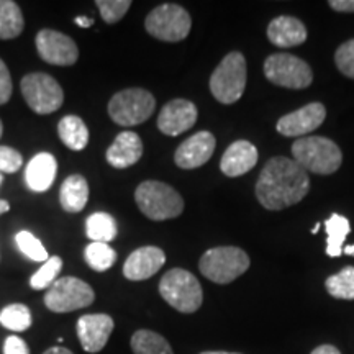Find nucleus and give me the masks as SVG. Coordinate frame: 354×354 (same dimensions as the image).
<instances>
[{"instance_id":"obj_1","label":"nucleus","mask_w":354,"mask_h":354,"mask_svg":"<svg viewBox=\"0 0 354 354\" xmlns=\"http://www.w3.org/2000/svg\"><path fill=\"white\" fill-rule=\"evenodd\" d=\"M310 190L308 172L294 159L276 156L269 159L256 183V197L268 210H284L295 205Z\"/></svg>"},{"instance_id":"obj_2","label":"nucleus","mask_w":354,"mask_h":354,"mask_svg":"<svg viewBox=\"0 0 354 354\" xmlns=\"http://www.w3.org/2000/svg\"><path fill=\"white\" fill-rule=\"evenodd\" d=\"M292 156L302 169L328 176L342 167L343 153L339 146L325 136H305L292 145Z\"/></svg>"},{"instance_id":"obj_3","label":"nucleus","mask_w":354,"mask_h":354,"mask_svg":"<svg viewBox=\"0 0 354 354\" xmlns=\"http://www.w3.org/2000/svg\"><path fill=\"white\" fill-rule=\"evenodd\" d=\"M135 201L141 214L154 221L177 218L184 212L180 194L159 180L141 183L135 190Z\"/></svg>"},{"instance_id":"obj_4","label":"nucleus","mask_w":354,"mask_h":354,"mask_svg":"<svg viewBox=\"0 0 354 354\" xmlns=\"http://www.w3.org/2000/svg\"><path fill=\"white\" fill-rule=\"evenodd\" d=\"M250 256L236 246H216L205 251L198 263L202 276L215 284H230L250 269Z\"/></svg>"},{"instance_id":"obj_5","label":"nucleus","mask_w":354,"mask_h":354,"mask_svg":"<svg viewBox=\"0 0 354 354\" xmlns=\"http://www.w3.org/2000/svg\"><path fill=\"white\" fill-rule=\"evenodd\" d=\"M161 297L180 313H194L202 307L203 290L192 272L174 268L167 271L159 282Z\"/></svg>"},{"instance_id":"obj_6","label":"nucleus","mask_w":354,"mask_h":354,"mask_svg":"<svg viewBox=\"0 0 354 354\" xmlns=\"http://www.w3.org/2000/svg\"><path fill=\"white\" fill-rule=\"evenodd\" d=\"M246 59L240 51L228 53L210 77V92L220 104L230 105L241 99L246 88Z\"/></svg>"},{"instance_id":"obj_7","label":"nucleus","mask_w":354,"mask_h":354,"mask_svg":"<svg viewBox=\"0 0 354 354\" xmlns=\"http://www.w3.org/2000/svg\"><path fill=\"white\" fill-rule=\"evenodd\" d=\"M154 109H156L154 95L141 87L117 92L109 102L110 118L120 127L140 125L151 117Z\"/></svg>"},{"instance_id":"obj_8","label":"nucleus","mask_w":354,"mask_h":354,"mask_svg":"<svg viewBox=\"0 0 354 354\" xmlns=\"http://www.w3.org/2000/svg\"><path fill=\"white\" fill-rule=\"evenodd\" d=\"M145 28L153 38L161 41H183L189 37L192 19L184 7L177 3H162L148 13Z\"/></svg>"},{"instance_id":"obj_9","label":"nucleus","mask_w":354,"mask_h":354,"mask_svg":"<svg viewBox=\"0 0 354 354\" xmlns=\"http://www.w3.org/2000/svg\"><path fill=\"white\" fill-rule=\"evenodd\" d=\"M21 95L25 97L28 107L38 115L56 112L63 105L64 92L59 82L50 74L32 73L26 74L20 82Z\"/></svg>"},{"instance_id":"obj_10","label":"nucleus","mask_w":354,"mask_h":354,"mask_svg":"<svg viewBox=\"0 0 354 354\" xmlns=\"http://www.w3.org/2000/svg\"><path fill=\"white\" fill-rule=\"evenodd\" d=\"M94 289L77 277H61L48 289L44 305L56 313H69L94 304Z\"/></svg>"},{"instance_id":"obj_11","label":"nucleus","mask_w":354,"mask_h":354,"mask_svg":"<svg viewBox=\"0 0 354 354\" xmlns=\"http://www.w3.org/2000/svg\"><path fill=\"white\" fill-rule=\"evenodd\" d=\"M264 76L276 86L287 88H305L313 81L312 68L287 53H276L264 61Z\"/></svg>"},{"instance_id":"obj_12","label":"nucleus","mask_w":354,"mask_h":354,"mask_svg":"<svg viewBox=\"0 0 354 354\" xmlns=\"http://www.w3.org/2000/svg\"><path fill=\"white\" fill-rule=\"evenodd\" d=\"M37 51L43 61L53 66H73L79 59V48L73 38L56 30H41L37 35Z\"/></svg>"},{"instance_id":"obj_13","label":"nucleus","mask_w":354,"mask_h":354,"mask_svg":"<svg viewBox=\"0 0 354 354\" xmlns=\"http://www.w3.org/2000/svg\"><path fill=\"white\" fill-rule=\"evenodd\" d=\"M325 105L320 104V102H312V104H307L305 107L279 118L276 130L281 133L282 136L297 138V136H304L315 131L317 128L325 122Z\"/></svg>"},{"instance_id":"obj_14","label":"nucleus","mask_w":354,"mask_h":354,"mask_svg":"<svg viewBox=\"0 0 354 354\" xmlns=\"http://www.w3.org/2000/svg\"><path fill=\"white\" fill-rule=\"evenodd\" d=\"M198 118L197 107L194 102L185 99H174L167 102L158 115L159 131L167 136H179L196 125Z\"/></svg>"},{"instance_id":"obj_15","label":"nucleus","mask_w":354,"mask_h":354,"mask_svg":"<svg viewBox=\"0 0 354 354\" xmlns=\"http://www.w3.org/2000/svg\"><path fill=\"white\" fill-rule=\"evenodd\" d=\"M113 318L107 313H88L77 320V336L84 351L99 353L109 343L113 331Z\"/></svg>"},{"instance_id":"obj_16","label":"nucleus","mask_w":354,"mask_h":354,"mask_svg":"<svg viewBox=\"0 0 354 354\" xmlns=\"http://www.w3.org/2000/svg\"><path fill=\"white\" fill-rule=\"evenodd\" d=\"M215 146L216 140L210 131H198L177 148L174 162L180 169H197L210 161Z\"/></svg>"},{"instance_id":"obj_17","label":"nucleus","mask_w":354,"mask_h":354,"mask_svg":"<svg viewBox=\"0 0 354 354\" xmlns=\"http://www.w3.org/2000/svg\"><path fill=\"white\" fill-rule=\"evenodd\" d=\"M166 263V254L158 246H143L135 250L123 264V276L128 281H146L153 277Z\"/></svg>"},{"instance_id":"obj_18","label":"nucleus","mask_w":354,"mask_h":354,"mask_svg":"<svg viewBox=\"0 0 354 354\" xmlns=\"http://www.w3.org/2000/svg\"><path fill=\"white\" fill-rule=\"evenodd\" d=\"M143 156V141L135 131H122L105 153L107 162L115 169H127Z\"/></svg>"},{"instance_id":"obj_19","label":"nucleus","mask_w":354,"mask_h":354,"mask_svg":"<svg viewBox=\"0 0 354 354\" xmlns=\"http://www.w3.org/2000/svg\"><path fill=\"white\" fill-rule=\"evenodd\" d=\"M258 162V149L246 140L234 141L227 148L220 161V169L227 177H240L250 172Z\"/></svg>"},{"instance_id":"obj_20","label":"nucleus","mask_w":354,"mask_h":354,"mask_svg":"<svg viewBox=\"0 0 354 354\" xmlns=\"http://www.w3.org/2000/svg\"><path fill=\"white\" fill-rule=\"evenodd\" d=\"M268 38L274 46L294 48L305 43L307 28L295 17L282 15L271 20V24L268 26Z\"/></svg>"},{"instance_id":"obj_21","label":"nucleus","mask_w":354,"mask_h":354,"mask_svg":"<svg viewBox=\"0 0 354 354\" xmlns=\"http://www.w3.org/2000/svg\"><path fill=\"white\" fill-rule=\"evenodd\" d=\"M56 171V158L50 153H39L26 166L25 183L33 192H46L55 183Z\"/></svg>"},{"instance_id":"obj_22","label":"nucleus","mask_w":354,"mask_h":354,"mask_svg":"<svg viewBox=\"0 0 354 354\" xmlns=\"http://www.w3.org/2000/svg\"><path fill=\"white\" fill-rule=\"evenodd\" d=\"M61 207L68 214H79L84 210L88 201V184L86 177L74 174L69 176L59 190Z\"/></svg>"},{"instance_id":"obj_23","label":"nucleus","mask_w":354,"mask_h":354,"mask_svg":"<svg viewBox=\"0 0 354 354\" xmlns=\"http://www.w3.org/2000/svg\"><path fill=\"white\" fill-rule=\"evenodd\" d=\"M57 133H59V138L64 146H68L73 151H82L88 143L87 125L77 115H68V117L61 118Z\"/></svg>"},{"instance_id":"obj_24","label":"nucleus","mask_w":354,"mask_h":354,"mask_svg":"<svg viewBox=\"0 0 354 354\" xmlns=\"http://www.w3.org/2000/svg\"><path fill=\"white\" fill-rule=\"evenodd\" d=\"M25 20L19 3L0 0V39H13L24 32Z\"/></svg>"},{"instance_id":"obj_25","label":"nucleus","mask_w":354,"mask_h":354,"mask_svg":"<svg viewBox=\"0 0 354 354\" xmlns=\"http://www.w3.org/2000/svg\"><path fill=\"white\" fill-rule=\"evenodd\" d=\"M326 228V254L330 258H338L343 253V243L351 232V225L346 216L333 214L325 221Z\"/></svg>"},{"instance_id":"obj_26","label":"nucleus","mask_w":354,"mask_h":354,"mask_svg":"<svg viewBox=\"0 0 354 354\" xmlns=\"http://www.w3.org/2000/svg\"><path fill=\"white\" fill-rule=\"evenodd\" d=\"M117 221L110 214L105 212H97L92 214L86 221V233L88 240L94 243H109L117 236Z\"/></svg>"},{"instance_id":"obj_27","label":"nucleus","mask_w":354,"mask_h":354,"mask_svg":"<svg viewBox=\"0 0 354 354\" xmlns=\"http://www.w3.org/2000/svg\"><path fill=\"white\" fill-rule=\"evenodd\" d=\"M131 349L135 354H174L165 336L151 330H138L131 336Z\"/></svg>"},{"instance_id":"obj_28","label":"nucleus","mask_w":354,"mask_h":354,"mask_svg":"<svg viewBox=\"0 0 354 354\" xmlns=\"http://www.w3.org/2000/svg\"><path fill=\"white\" fill-rule=\"evenodd\" d=\"M32 312L24 304H12L7 305L6 308L0 312V325L3 328L15 331V333H21L32 326Z\"/></svg>"},{"instance_id":"obj_29","label":"nucleus","mask_w":354,"mask_h":354,"mask_svg":"<svg viewBox=\"0 0 354 354\" xmlns=\"http://www.w3.org/2000/svg\"><path fill=\"white\" fill-rule=\"evenodd\" d=\"M326 290L331 297L342 300H354V268H344L338 274L326 279Z\"/></svg>"},{"instance_id":"obj_30","label":"nucleus","mask_w":354,"mask_h":354,"mask_svg":"<svg viewBox=\"0 0 354 354\" xmlns=\"http://www.w3.org/2000/svg\"><path fill=\"white\" fill-rule=\"evenodd\" d=\"M117 261V253L107 243H91L86 248V263L97 272L109 271Z\"/></svg>"},{"instance_id":"obj_31","label":"nucleus","mask_w":354,"mask_h":354,"mask_svg":"<svg viewBox=\"0 0 354 354\" xmlns=\"http://www.w3.org/2000/svg\"><path fill=\"white\" fill-rule=\"evenodd\" d=\"M61 269H63V259H61L59 256H51V258L41 266V269H38V271L32 276V279H30L32 289H50V287L57 281L56 277L57 274L61 272Z\"/></svg>"},{"instance_id":"obj_32","label":"nucleus","mask_w":354,"mask_h":354,"mask_svg":"<svg viewBox=\"0 0 354 354\" xmlns=\"http://www.w3.org/2000/svg\"><path fill=\"white\" fill-rule=\"evenodd\" d=\"M15 243L17 246L20 248L21 253L28 256L32 261L46 263V261L50 259V254H48L46 248L41 245V241H39L33 233L26 232V230H21V232L15 234Z\"/></svg>"},{"instance_id":"obj_33","label":"nucleus","mask_w":354,"mask_h":354,"mask_svg":"<svg viewBox=\"0 0 354 354\" xmlns=\"http://www.w3.org/2000/svg\"><path fill=\"white\" fill-rule=\"evenodd\" d=\"M95 6L99 7L102 19L112 25L120 21L127 15V12L131 7V2L130 0H97Z\"/></svg>"},{"instance_id":"obj_34","label":"nucleus","mask_w":354,"mask_h":354,"mask_svg":"<svg viewBox=\"0 0 354 354\" xmlns=\"http://www.w3.org/2000/svg\"><path fill=\"white\" fill-rule=\"evenodd\" d=\"M336 68L349 79H354V39L343 43L335 55Z\"/></svg>"},{"instance_id":"obj_35","label":"nucleus","mask_w":354,"mask_h":354,"mask_svg":"<svg viewBox=\"0 0 354 354\" xmlns=\"http://www.w3.org/2000/svg\"><path fill=\"white\" fill-rule=\"evenodd\" d=\"M24 165V158L17 149L10 148V146L0 145V172H17Z\"/></svg>"},{"instance_id":"obj_36","label":"nucleus","mask_w":354,"mask_h":354,"mask_svg":"<svg viewBox=\"0 0 354 354\" xmlns=\"http://www.w3.org/2000/svg\"><path fill=\"white\" fill-rule=\"evenodd\" d=\"M13 84H12V76L10 71H8L7 64L0 59V105L7 104L12 97Z\"/></svg>"},{"instance_id":"obj_37","label":"nucleus","mask_w":354,"mask_h":354,"mask_svg":"<svg viewBox=\"0 0 354 354\" xmlns=\"http://www.w3.org/2000/svg\"><path fill=\"white\" fill-rule=\"evenodd\" d=\"M3 354H30V349L19 336H8L3 343Z\"/></svg>"},{"instance_id":"obj_38","label":"nucleus","mask_w":354,"mask_h":354,"mask_svg":"<svg viewBox=\"0 0 354 354\" xmlns=\"http://www.w3.org/2000/svg\"><path fill=\"white\" fill-rule=\"evenodd\" d=\"M328 6L336 12L354 13V0H330Z\"/></svg>"},{"instance_id":"obj_39","label":"nucleus","mask_w":354,"mask_h":354,"mask_svg":"<svg viewBox=\"0 0 354 354\" xmlns=\"http://www.w3.org/2000/svg\"><path fill=\"white\" fill-rule=\"evenodd\" d=\"M310 354H342V353H339L338 348L331 346V344H322V346L315 348Z\"/></svg>"},{"instance_id":"obj_40","label":"nucleus","mask_w":354,"mask_h":354,"mask_svg":"<svg viewBox=\"0 0 354 354\" xmlns=\"http://www.w3.org/2000/svg\"><path fill=\"white\" fill-rule=\"evenodd\" d=\"M74 24L81 26V28H91V26L94 25V19H92V17H76V19H74Z\"/></svg>"},{"instance_id":"obj_41","label":"nucleus","mask_w":354,"mask_h":354,"mask_svg":"<svg viewBox=\"0 0 354 354\" xmlns=\"http://www.w3.org/2000/svg\"><path fill=\"white\" fill-rule=\"evenodd\" d=\"M43 354H74L73 351H69V349L66 348H61V346H55V348H50L46 349Z\"/></svg>"},{"instance_id":"obj_42","label":"nucleus","mask_w":354,"mask_h":354,"mask_svg":"<svg viewBox=\"0 0 354 354\" xmlns=\"http://www.w3.org/2000/svg\"><path fill=\"white\" fill-rule=\"evenodd\" d=\"M8 210H10V203H8L7 201H0V215L7 214Z\"/></svg>"},{"instance_id":"obj_43","label":"nucleus","mask_w":354,"mask_h":354,"mask_svg":"<svg viewBox=\"0 0 354 354\" xmlns=\"http://www.w3.org/2000/svg\"><path fill=\"white\" fill-rule=\"evenodd\" d=\"M343 253L344 254H349V256H354V245L353 246H344L343 248Z\"/></svg>"},{"instance_id":"obj_44","label":"nucleus","mask_w":354,"mask_h":354,"mask_svg":"<svg viewBox=\"0 0 354 354\" xmlns=\"http://www.w3.org/2000/svg\"><path fill=\"white\" fill-rule=\"evenodd\" d=\"M201 354H240V353H227V351H203Z\"/></svg>"},{"instance_id":"obj_45","label":"nucleus","mask_w":354,"mask_h":354,"mask_svg":"<svg viewBox=\"0 0 354 354\" xmlns=\"http://www.w3.org/2000/svg\"><path fill=\"white\" fill-rule=\"evenodd\" d=\"M318 228H320V223H318V225H315V228H313V230H312V233H313V234H315V233L318 232Z\"/></svg>"},{"instance_id":"obj_46","label":"nucleus","mask_w":354,"mask_h":354,"mask_svg":"<svg viewBox=\"0 0 354 354\" xmlns=\"http://www.w3.org/2000/svg\"><path fill=\"white\" fill-rule=\"evenodd\" d=\"M2 133H3V125H2V120H0V136H2Z\"/></svg>"},{"instance_id":"obj_47","label":"nucleus","mask_w":354,"mask_h":354,"mask_svg":"<svg viewBox=\"0 0 354 354\" xmlns=\"http://www.w3.org/2000/svg\"><path fill=\"white\" fill-rule=\"evenodd\" d=\"M0 184H2V174H0Z\"/></svg>"}]
</instances>
